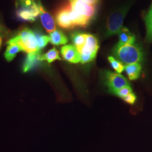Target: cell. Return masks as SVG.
Returning a JSON list of instances; mask_svg holds the SVG:
<instances>
[{"label": "cell", "mask_w": 152, "mask_h": 152, "mask_svg": "<svg viewBox=\"0 0 152 152\" xmlns=\"http://www.w3.org/2000/svg\"><path fill=\"white\" fill-rule=\"evenodd\" d=\"M125 70L130 80H135L140 75L141 66L139 63H134L125 66Z\"/></svg>", "instance_id": "16"}, {"label": "cell", "mask_w": 152, "mask_h": 152, "mask_svg": "<svg viewBox=\"0 0 152 152\" xmlns=\"http://www.w3.org/2000/svg\"><path fill=\"white\" fill-rule=\"evenodd\" d=\"M61 60L59 56V53L55 48L50 50L48 52L44 55H41L39 57V61H46L49 63H51L55 60Z\"/></svg>", "instance_id": "18"}, {"label": "cell", "mask_w": 152, "mask_h": 152, "mask_svg": "<svg viewBox=\"0 0 152 152\" xmlns=\"http://www.w3.org/2000/svg\"><path fill=\"white\" fill-rule=\"evenodd\" d=\"M9 42L19 45L23 51L28 54L39 52L37 41L34 32L28 28H24L20 31L18 34L14 38H11Z\"/></svg>", "instance_id": "2"}, {"label": "cell", "mask_w": 152, "mask_h": 152, "mask_svg": "<svg viewBox=\"0 0 152 152\" xmlns=\"http://www.w3.org/2000/svg\"><path fill=\"white\" fill-rule=\"evenodd\" d=\"M127 7H124L112 12L106 23L105 36L110 37L118 34L123 28V23L127 12Z\"/></svg>", "instance_id": "3"}, {"label": "cell", "mask_w": 152, "mask_h": 152, "mask_svg": "<svg viewBox=\"0 0 152 152\" xmlns=\"http://www.w3.org/2000/svg\"><path fill=\"white\" fill-rule=\"evenodd\" d=\"M122 99L127 103L133 104L135 103L136 101V97L135 95L133 92H131L124 98H122Z\"/></svg>", "instance_id": "24"}, {"label": "cell", "mask_w": 152, "mask_h": 152, "mask_svg": "<svg viewBox=\"0 0 152 152\" xmlns=\"http://www.w3.org/2000/svg\"><path fill=\"white\" fill-rule=\"evenodd\" d=\"M7 46L4 54V56L7 61H11L15 58L16 54L19 52L23 51V49L19 45L15 43L7 41Z\"/></svg>", "instance_id": "15"}, {"label": "cell", "mask_w": 152, "mask_h": 152, "mask_svg": "<svg viewBox=\"0 0 152 152\" xmlns=\"http://www.w3.org/2000/svg\"><path fill=\"white\" fill-rule=\"evenodd\" d=\"M3 35H4V34H1V35H0V48H1V46L2 42V37H3Z\"/></svg>", "instance_id": "28"}, {"label": "cell", "mask_w": 152, "mask_h": 152, "mask_svg": "<svg viewBox=\"0 0 152 152\" xmlns=\"http://www.w3.org/2000/svg\"><path fill=\"white\" fill-rule=\"evenodd\" d=\"M39 14L38 5L35 2L30 7H21L17 10V16L23 21L33 22Z\"/></svg>", "instance_id": "6"}, {"label": "cell", "mask_w": 152, "mask_h": 152, "mask_svg": "<svg viewBox=\"0 0 152 152\" xmlns=\"http://www.w3.org/2000/svg\"><path fill=\"white\" fill-rule=\"evenodd\" d=\"M87 34L80 32H75L72 33L71 40L73 45H74L78 50V52L85 45L87 38Z\"/></svg>", "instance_id": "17"}, {"label": "cell", "mask_w": 152, "mask_h": 152, "mask_svg": "<svg viewBox=\"0 0 152 152\" xmlns=\"http://www.w3.org/2000/svg\"><path fill=\"white\" fill-rule=\"evenodd\" d=\"M41 55V53L36 52L28 54L27 56L23 66V72H27L31 70L36 65L39 60V57Z\"/></svg>", "instance_id": "14"}, {"label": "cell", "mask_w": 152, "mask_h": 152, "mask_svg": "<svg viewBox=\"0 0 152 152\" xmlns=\"http://www.w3.org/2000/svg\"><path fill=\"white\" fill-rule=\"evenodd\" d=\"M5 32V28L4 27V26L2 25V23L0 20V35L1 34H4V33Z\"/></svg>", "instance_id": "27"}, {"label": "cell", "mask_w": 152, "mask_h": 152, "mask_svg": "<svg viewBox=\"0 0 152 152\" xmlns=\"http://www.w3.org/2000/svg\"><path fill=\"white\" fill-rule=\"evenodd\" d=\"M95 58L91 56V55H81V61L80 62L82 64L87 63L94 60Z\"/></svg>", "instance_id": "25"}, {"label": "cell", "mask_w": 152, "mask_h": 152, "mask_svg": "<svg viewBox=\"0 0 152 152\" xmlns=\"http://www.w3.org/2000/svg\"><path fill=\"white\" fill-rule=\"evenodd\" d=\"M113 53L117 60L126 65L134 63L140 64L143 59L142 50L135 44L125 45L117 44Z\"/></svg>", "instance_id": "1"}, {"label": "cell", "mask_w": 152, "mask_h": 152, "mask_svg": "<svg viewBox=\"0 0 152 152\" xmlns=\"http://www.w3.org/2000/svg\"><path fill=\"white\" fill-rule=\"evenodd\" d=\"M50 42L54 45L59 46L65 45L68 40L65 34L60 30L55 29L50 33Z\"/></svg>", "instance_id": "13"}, {"label": "cell", "mask_w": 152, "mask_h": 152, "mask_svg": "<svg viewBox=\"0 0 152 152\" xmlns=\"http://www.w3.org/2000/svg\"><path fill=\"white\" fill-rule=\"evenodd\" d=\"M131 92H132V88H131L130 86H126L125 87H122L120 89L115 91L113 92L115 95L118 96V97L122 98H124L126 96H127V95H129V94H130Z\"/></svg>", "instance_id": "22"}, {"label": "cell", "mask_w": 152, "mask_h": 152, "mask_svg": "<svg viewBox=\"0 0 152 152\" xmlns=\"http://www.w3.org/2000/svg\"><path fill=\"white\" fill-rule=\"evenodd\" d=\"M70 6H65L59 9L56 14V20L58 25L63 28L72 29L75 27L69 18Z\"/></svg>", "instance_id": "9"}, {"label": "cell", "mask_w": 152, "mask_h": 152, "mask_svg": "<svg viewBox=\"0 0 152 152\" xmlns=\"http://www.w3.org/2000/svg\"><path fill=\"white\" fill-rule=\"evenodd\" d=\"M151 10V11H152V5H151V8H150V10Z\"/></svg>", "instance_id": "29"}, {"label": "cell", "mask_w": 152, "mask_h": 152, "mask_svg": "<svg viewBox=\"0 0 152 152\" xmlns=\"http://www.w3.org/2000/svg\"><path fill=\"white\" fill-rule=\"evenodd\" d=\"M69 18L72 23L74 25L75 27H87L90 22H91L85 16H83L76 11L73 10L71 9V6L69 12Z\"/></svg>", "instance_id": "11"}, {"label": "cell", "mask_w": 152, "mask_h": 152, "mask_svg": "<svg viewBox=\"0 0 152 152\" xmlns=\"http://www.w3.org/2000/svg\"><path fill=\"white\" fill-rule=\"evenodd\" d=\"M61 54L65 60L72 63H78L81 61V55L74 45H68L61 48Z\"/></svg>", "instance_id": "10"}, {"label": "cell", "mask_w": 152, "mask_h": 152, "mask_svg": "<svg viewBox=\"0 0 152 152\" xmlns=\"http://www.w3.org/2000/svg\"><path fill=\"white\" fill-rule=\"evenodd\" d=\"M145 19L147 29L146 40L148 42H152V11H149Z\"/></svg>", "instance_id": "19"}, {"label": "cell", "mask_w": 152, "mask_h": 152, "mask_svg": "<svg viewBox=\"0 0 152 152\" xmlns=\"http://www.w3.org/2000/svg\"><path fill=\"white\" fill-rule=\"evenodd\" d=\"M99 48V45L97 38L92 34H87L85 44L79 53L80 55H91L96 58Z\"/></svg>", "instance_id": "8"}, {"label": "cell", "mask_w": 152, "mask_h": 152, "mask_svg": "<svg viewBox=\"0 0 152 152\" xmlns=\"http://www.w3.org/2000/svg\"><path fill=\"white\" fill-rule=\"evenodd\" d=\"M105 83L109 90L112 92L122 87L130 86L128 80L124 76L110 71H107L105 73Z\"/></svg>", "instance_id": "4"}, {"label": "cell", "mask_w": 152, "mask_h": 152, "mask_svg": "<svg viewBox=\"0 0 152 152\" xmlns=\"http://www.w3.org/2000/svg\"><path fill=\"white\" fill-rule=\"evenodd\" d=\"M108 61L112 68L117 73H121L125 70V66L123 65L118 60L115 59L113 56H109Z\"/></svg>", "instance_id": "21"}, {"label": "cell", "mask_w": 152, "mask_h": 152, "mask_svg": "<svg viewBox=\"0 0 152 152\" xmlns=\"http://www.w3.org/2000/svg\"><path fill=\"white\" fill-rule=\"evenodd\" d=\"M34 3V0H16V7L20 6V7H28L32 5Z\"/></svg>", "instance_id": "23"}, {"label": "cell", "mask_w": 152, "mask_h": 152, "mask_svg": "<svg viewBox=\"0 0 152 152\" xmlns=\"http://www.w3.org/2000/svg\"><path fill=\"white\" fill-rule=\"evenodd\" d=\"M37 5L39 10L41 20L44 27L49 33L53 32L55 29H56L54 18L45 10L40 0H38Z\"/></svg>", "instance_id": "7"}, {"label": "cell", "mask_w": 152, "mask_h": 152, "mask_svg": "<svg viewBox=\"0 0 152 152\" xmlns=\"http://www.w3.org/2000/svg\"><path fill=\"white\" fill-rule=\"evenodd\" d=\"M119 42L118 45H125L134 44L135 42V35L131 32L128 28L124 27L118 33Z\"/></svg>", "instance_id": "12"}, {"label": "cell", "mask_w": 152, "mask_h": 152, "mask_svg": "<svg viewBox=\"0 0 152 152\" xmlns=\"http://www.w3.org/2000/svg\"><path fill=\"white\" fill-rule=\"evenodd\" d=\"M82 1L86 2L88 4L95 6L97 5L99 2V0H82Z\"/></svg>", "instance_id": "26"}, {"label": "cell", "mask_w": 152, "mask_h": 152, "mask_svg": "<svg viewBox=\"0 0 152 152\" xmlns=\"http://www.w3.org/2000/svg\"><path fill=\"white\" fill-rule=\"evenodd\" d=\"M34 34L37 41L38 49L40 51H41V50L44 49L48 45V42H50L49 36L43 34L39 31H36L34 32Z\"/></svg>", "instance_id": "20"}, {"label": "cell", "mask_w": 152, "mask_h": 152, "mask_svg": "<svg viewBox=\"0 0 152 152\" xmlns=\"http://www.w3.org/2000/svg\"><path fill=\"white\" fill-rule=\"evenodd\" d=\"M71 8L77 13L91 20L96 14V7L82 0H69Z\"/></svg>", "instance_id": "5"}]
</instances>
